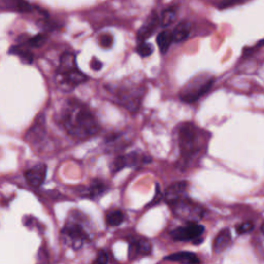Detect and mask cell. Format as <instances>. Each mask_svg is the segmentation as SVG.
<instances>
[{
	"label": "cell",
	"instance_id": "cell-4",
	"mask_svg": "<svg viewBox=\"0 0 264 264\" xmlns=\"http://www.w3.org/2000/svg\"><path fill=\"white\" fill-rule=\"evenodd\" d=\"M214 84L213 78H202L200 76L195 77L181 90L180 98L182 101L192 103L197 101L211 90Z\"/></svg>",
	"mask_w": 264,
	"mask_h": 264
},
{
	"label": "cell",
	"instance_id": "cell-28",
	"mask_svg": "<svg viewBox=\"0 0 264 264\" xmlns=\"http://www.w3.org/2000/svg\"><path fill=\"white\" fill-rule=\"evenodd\" d=\"M91 66H92V68H93V70L98 71L101 68V63L98 60H96L95 58H93V60H92V62H91Z\"/></svg>",
	"mask_w": 264,
	"mask_h": 264
},
{
	"label": "cell",
	"instance_id": "cell-17",
	"mask_svg": "<svg viewBox=\"0 0 264 264\" xmlns=\"http://www.w3.org/2000/svg\"><path fill=\"white\" fill-rule=\"evenodd\" d=\"M107 191H108V186L105 183L98 180H94L91 183L90 187L88 188V196L95 199L97 197H100L101 195L105 194Z\"/></svg>",
	"mask_w": 264,
	"mask_h": 264
},
{
	"label": "cell",
	"instance_id": "cell-13",
	"mask_svg": "<svg viewBox=\"0 0 264 264\" xmlns=\"http://www.w3.org/2000/svg\"><path fill=\"white\" fill-rule=\"evenodd\" d=\"M231 244V233L229 229H224L219 234H218L213 243V251L215 253H221L225 251L228 246Z\"/></svg>",
	"mask_w": 264,
	"mask_h": 264
},
{
	"label": "cell",
	"instance_id": "cell-20",
	"mask_svg": "<svg viewBox=\"0 0 264 264\" xmlns=\"http://www.w3.org/2000/svg\"><path fill=\"white\" fill-rule=\"evenodd\" d=\"M9 54H14V55L19 56L21 60L27 64H30L33 61V55L29 51L22 49L21 47H13L9 50Z\"/></svg>",
	"mask_w": 264,
	"mask_h": 264
},
{
	"label": "cell",
	"instance_id": "cell-7",
	"mask_svg": "<svg viewBox=\"0 0 264 264\" xmlns=\"http://www.w3.org/2000/svg\"><path fill=\"white\" fill-rule=\"evenodd\" d=\"M204 232V226L190 222L186 226L179 227L170 232V236L177 242H193L198 239Z\"/></svg>",
	"mask_w": 264,
	"mask_h": 264
},
{
	"label": "cell",
	"instance_id": "cell-24",
	"mask_svg": "<svg viewBox=\"0 0 264 264\" xmlns=\"http://www.w3.org/2000/svg\"><path fill=\"white\" fill-rule=\"evenodd\" d=\"M254 229V223L253 222H244L242 224H239L236 226V232L238 234H246L251 232Z\"/></svg>",
	"mask_w": 264,
	"mask_h": 264
},
{
	"label": "cell",
	"instance_id": "cell-18",
	"mask_svg": "<svg viewBox=\"0 0 264 264\" xmlns=\"http://www.w3.org/2000/svg\"><path fill=\"white\" fill-rule=\"evenodd\" d=\"M174 41L173 38V33H170L167 30H164L162 32H160L157 37V43L160 52L162 54L166 53L167 50L169 49L171 42Z\"/></svg>",
	"mask_w": 264,
	"mask_h": 264
},
{
	"label": "cell",
	"instance_id": "cell-19",
	"mask_svg": "<svg viewBox=\"0 0 264 264\" xmlns=\"http://www.w3.org/2000/svg\"><path fill=\"white\" fill-rule=\"evenodd\" d=\"M124 213L120 210H113L107 214L106 221L110 226H119L124 221Z\"/></svg>",
	"mask_w": 264,
	"mask_h": 264
},
{
	"label": "cell",
	"instance_id": "cell-15",
	"mask_svg": "<svg viewBox=\"0 0 264 264\" xmlns=\"http://www.w3.org/2000/svg\"><path fill=\"white\" fill-rule=\"evenodd\" d=\"M192 25L190 22H182L176 26L173 31V38L175 42H182L186 40L191 33Z\"/></svg>",
	"mask_w": 264,
	"mask_h": 264
},
{
	"label": "cell",
	"instance_id": "cell-8",
	"mask_svg": "<svg viewBox=\"0 0 264 264\" xmlns=\"http://www.w3.org/2000/svg\"><path fill=\"white\" fill-rule=\"evenodd\" d=\"M152 252V245L150 240L147 238L139 237V238H131L129 240V258L135 259L137 257L147 256L151 254Z\"/></svg>",
	"mask_w": 264,
	"mask_h": 264
},
{
	"label": "cell",
	"instance_id": "cell-14",
	"mask_svg": "<svg viewBox=\"0 0 264 264\" xmlns=\"http://www.w3.org/2000/svg\"><path fill=\"white\" fill-rule=\"evenodd\" d=\"M1 6L3 9L19 11V13H28L33 9L25 0H1Z\"/></svg>",
	"mask_w": 264,
	"mask_h": 264
},
{
	"label": "cell",
	"instance_id": "cell-23",
	"mask_svg": "<svg viewBox=\"0 0 264 264\" xmlns=\"http://www.w3.org/2000/svg\"><path fill=\"white\" fill-rule=\"evenodd\" d=\"M47 41V37L44 34H38V36L33 37L28 39V44L33 48H40L43 43Z\"/></svg>",
	"mask_w": 264,
	"mask_h": 264
},
{
	"label": "cell",
	"instance_id": "cell-16",
	"mask_svg": "<svg viewBox=\"0 0 264 264\" xmlns=\"http://www.w3.org/2000/svg\"><path fill=\"white\" fill-rule=\"evenodd\" d=\"M169 261H176V262H182V263H199L200 259L191 252H179V253L171 254L165 258Z\"/></svg>",
	"mask_w": 264,
	"mask_h": 264
},
{
	"label": "cell",
	"instance_id": "cell-6",
	"mask_svg": "<svg viewBox=\"0 0 264 264\" xmlns=\"http://www.w3.org/2000/svg\"><path fill=\"white\" fill-rule=\"evenodd\" d=\"M170 205L173 206V211L177 216L190 222L198 220L202 217V209L187 197H184Z\"/></svg>",
	"mask_w": 264,
	"mask_h": 264
},
{
	"label": "cell",
	"instance_id": "cell-1",
	"mask_svg": "<svg viewBox=\"0 0 264 264\" xmlns=\"http://www.w3.org/2000/svg\"><path fill=\"white\" fill-rule=\"evenodd\" d=\"M61 120L67 133L76 140H86L99 130L94 114L87 107L75 100L67 102Z\"/></svg>",
	"mask_w": 264,
	"mask_h": 264
},
{
	"label": "cell",
	"instance_id": "cell-2",
	"mask_svg": "<svg viewBox=\"0 0 264 264\" xmlns=\"http://www.w3.org/2000/svg\"><path fill=\"white\" fill-rule=\"evenodd\" d=\"M178 135L181 154L184 158H192L199 152L202 146L201 133L193 124H182Z\"/></svg>",
	"mask_w": 264,
	"mask_h": 264
},
{
	"label": "cell",
	"instance_id": "cell-3",
	"mask_svg": "<svg viewBox=\"0 0 264 264\" xmlns=\"http://www.w3.org/2000/svg\"><path fill=\"white\" fill-rule=\"evenodd\" d=\"M58 76L60 77V82L66 85V87L72 88L85 83L88 79L87 75L77 68L75 56L71 53H65L62 55L58 70Z\"/></svg>",
	"mask_w": 264,
	"mask_h": 264
},
{
	"label": "cell",
	"instance_id": "cell-29",
	"mask_svg": "<svg viewBox=\"0 0 264 264\" xmlns=\"http://www.w3.org/2000/svg\"><path fill=\"white\" fill-rule=\"evenodd\" d=\"M258 45H264V39L261 40V41L258 43Z\"/></svg>",
	"mask_w": 264,
	"mask_h": 264
},
{
	"label": "cell",
	"instance_id": "cell-27",
	"mask_svg": "<svg viewBox=\"0 0 264 264\" xmlns=\"http://www.w3.org/2000/svg\"><path fill=\"white\" fill-rule=\"evenodd\" d=\"M110 260L109 253L105 250H100L97 254V258L94 260V263H108Z\"/></svg>",
	"mask_w": 264,
	"mask_h": 264
},
{
	"label": "cell",
	"instance_id": "cell-12",
	"mask_svg": "<svg viewBox=\"0 0 264 264\" xmlns=\"http://www.w3.org/2000/svg\"><path fill=\"white\" fill-rule=\"evenodd\" d=\"M158 24H159L158 15L156 13H153L148 18L147 22L141 27L139 32H137V40L140 42H143L146 39H148L155 32Z\"/></svg>",
	"mask_w": 264,
	"mask_h": 264
},
{
	"label": "cell",
	"instance_id": "cell-5",
	"mask_svg": "<svg viewBox=\"0 0 264 264\" xmlns=\"http://www.w3.org/2000/svg\"><path fill=\"white\" fill-rule=\"evenodd\" d=\"M61 234L66 245L71 246L75 250L81 248L86 240H89L90 238L84 226L75 220L68 221L65 224Z\"/></svg>",
	"mask_w": 264,
	"mask_h": 264
},
{
	"label": "cell",
	"instance_id": "cell-26",
	"mask_svg": "<svg viewBox=\"0 0 264 264\" xmlns=\"http://www.w3.org/2000/svg\"><path fill=\"white\" fill-rule=\"evenodd\" d=\"M113 38L111 34H102V36L99 38V44L105 49L111 48L113 45Z\"/></svg>",
	"mask_w": 264,
	"mask_h": 264
},
{
	"label": "cell",
	"instance_id": "cell-30",
	"mask_svg": "<svg viewBox=\"0 0 264 264\" xmlns=\"http://www.w3.org/2000/svg\"><path fill=\"white\" fill-rule=\"evenodd\" d=\"M261 231H262V233H263V235H264V224H263L262 227H261Z\"/></svg>",
	"mask_w": 264,
	"mask_h": 264
},
{
	"label": "cell",
	"instance_id": "cell-25",
	"mask_svg": "<svg viewBox=\"0 0 264 264\" xmlns=\"http://www.w3.org/2000/svg\"><path fill=\"white\" fill-rule=\"evenodd\" d=\"M249 1V0H223L218 5L220 9H226L229 7H233L235 5H239V4H243L245 2Z\"/></svg>",
	"mask_w": 264,
	"mask_h": 264
},
{
	"label": "cell",
	"instance_id": "cell-10",
	"mask_svg": "<svg viewBox=\"0 0 264 264\" xmlns=\"http://www.w3.org/2000/svg\"><path fill=\"white\" fill-rule=\"evenodd\" d=\"M143 162H145V157H142L141 155L136 153H130L125 156H120L114 160V162L113 163L112 166V171L113 173H118V171H120L125 167L135 166Z\"/></svg>",
	"mask_w": 264,
	"mask_h": 264
},
{
	"label": "cell",
	"instance_id": "cell-9",
	"mask_svg": "<svg viewBox=\"0 0 264 264\" xmlns=\"http://www.w3.org/2000/svg\"><path fill=\"white\" fill-rule=\"evenodd\" d=\"M48 167L45 164H38L27 169L24 173V177L32 187H39L47 177Z\"/></svg>",
	"mask_w": 264,
	"mask_h": 264
},
{
	"label": "cell",
	"instance_id": "cell-11",
	"mask_svg": "<svg viewBox=\"0 0 264 264\" xmlns=\"http://www.w3.org/2000/svg\"><path fill=\"white\" fill-rule=\"evenodd\" d=\"M186 182H177L171 184L165 190V200L171 204L184 197H186V189H187Z\"/></svg>",
	"mask_w": 264,
	"mask_h": 264
},
{
	"label": "cell",
	"instance_id": "cell-22",
	"mask_svg": "<svg viewBox=\"0 0 264 264\" xmlns=\"http://www.w3.org/2000/svg\"><path fill=\"white\" fill-rule=\"evenodd\" d=\"M136 52L141 57H144L145 58V57H149L153 54L154 47L151 43H147V42L143 41V42H140V44L137 45Z\"/></svg>",
	"mask_w": 264,
	"mask_h": 264
},
{
	"label": "cell",
	"instance_id": "cell-21",
	"mask_svg": "<svg viewBox=\"0 0 264 264\" xmlns=\"http://www.w3.org/2000/svg\"><path fill=\"white\" fill-rule=\"evenodd\" d=\"M176 19V9L174 7H170L167 9H164L161 14V18H160V23L163 27L169 26Z\"/></svg>",
	"mask_w": 264,
	"mask_h": 264
}]
</instances>
